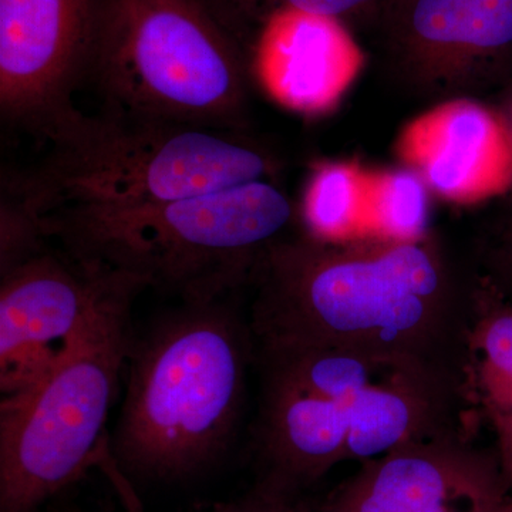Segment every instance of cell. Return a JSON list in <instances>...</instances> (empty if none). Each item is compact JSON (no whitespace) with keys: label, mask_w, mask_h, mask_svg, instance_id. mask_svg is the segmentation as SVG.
<instances>
[{"label":"cell","mask_w":512,"mask_h":512,"mask_svg":"<svg viewBox=\"0 0 512 512\" xmlns=\"http://www.w3.org/2000/svg\"><path fill=\"white\" fill-rule=\"evenodd\" d=\"M256 346L349 350L470 404V336L481 288L458 285L419 241L372 254L276 244L256 266Z\"/></svg>","instance_id":"cell-1"},{"label":"cell","mask_w":512,"mask_h":512,"mask_svg":"<svg viewBox=\"0 0 512 512\" xmlns=\"http://www.w3.org/2000/svg\"><path fill=\"white\" fill-rule=\"evenodd\" d=\"M251 342L249 325L222 299L183 303L134 339L111 461L161 481L210 466L241 419Z\"/></svg>","instance_id":"cell-2"},{"label":"cell","mask_w":512,"mask_h":512,"mask_svg":"<svg viewBox=\"0 0 512 512\" xmlns=\"http://www.w3.org/2000/svg\"><path fill=\"white\" fill-rule=\"evenodd\" d=\"M292 220L288 198L255 181L127 208L59 207L46 234L63 249L143 279L183 303L220 301L254 276Z\"/></svg>","instance_id":"cell-3"},{"label":"cell","mask_w":512,"mask_h":512,"mask_svg":"<svg viewBox=\"0 0 512 512\" xmlns=\"http://www.w3.org/2000/svg\"><path fill=\"white\" fill-rule=\"evenodd\" d=\"M148 286L113 268L49 370L0 404V512H37L100 463L104 429L133 348L131 312Z\"/></svg>","instance_id":"cell-4"},{"label":"cell","mask_w":512,"mask_h":512,"mask_svg":"<svg viewBox=\"0 0 512 512\" xmlns=\"http://www.w3.org/2000/svg\"><path fill=\"white\" fill-rule=\"evenodd\" d=\"M86 80L124 119L232 131L244 109L237 50L198 0H100Z\"/></svg>","instance_id":"cell-5"},{"label":"cell","mask_w":512,"mask_h":512,"mask_svg":"<svg viewBox=\"0 0 512 512\" xmlns=\"http://www.w3.org/2000/svg\"><path fill=\"white\" fill-rule=\"evenodd\" d=\"M268 161L232 131L84 116L37 170L20 173L45 215L59 207L127 208L262 181Z\"/></svg>","instance_id":"cell-6"},{"label":"cell","mask_w":512,"mask_h":512,"mask_svg":"<svg viewBox=\"0 0 512 512\" xmlns=\"http://www.w3.org/2000/svg\"><path fill=\"white\" fill-rule=\"evenodd\" d=\"M100 0H0L3 123L55 144L82 123Z\"/></svg>","instance_id":"cell-7"},{"label":"cell","mask_w":512,"mask_h":512,"mask_svg":"<svg viewBox=\"0 0 512 512\" xmlns=\"http://www.w3.org/2000/svg\"><path fill=\"white\" fill-rule=\"evenodd\" d=\"M507 495L495 451L457 427L363 461L320 512H484Z\"/></svg>","instance_id":"cell-8"},{"label":"cell","mask_w":512,"mask_h":512,"mask_svg":"<svg viewBox=\"0 0 512 512\" xmlns=\"http://www.w3.org/2000/svg\"><path fill=\"white\" fill-rule=\"evenodd\" d=\"M113 268L49 247L0 275V386L23 392L53 365L82 326Z\"/></svg>","instance_id":"cell-9"},{"label":"cell","mask_w":512,"mask_h":512,"mask_svg":"<svg viewBox=\"0 0 512 512\" xmlns=\"http://www.w3.org/2000/svg\"><path fill=\"white\" fill-rule=\"evenodd\" d=\"M255 444L259 485L299 497L303 488L348 460V404L261 375Z\"/></svg>","instance_id":"cell-10"},{"label":"cell","mask_w":512,"mask_h":512,"mask_svg":"<svg viewBox=\"0 0 512 512\" xmlns=\"http://www.w3.org/2000/svg\"><path fill=\"white\" fill-rule=\"evenodd\" d=\"M258 62L279 100L316 110L338 97L359 67L360 52L338 19L279 9L262 36Z\"/></svg>","instance_id":"cell-11"},{"label":"cell","mask_w":512,"mask_h":512,"mask_svg":"<svg viewBox=\"0 0 512 512\" xmlns=\"http://www.w3.org/2000/svg\"><path fill=\"white\" fill-rule=\"evenodd\" d=\"M414 144L430 184L448 197H488L512 183V127L476 104L434 114Z\"/></svg>","instance_id":"cell-12"},{"label":"cell","mask_w":512,"mask_h":512,"mask_svg":"<svg viewBox=\"0 0 512 512\" xmlns=\"http://www.w3.org/2000/svg\"><path fill=\"white\" fill-rule=\"evenodd\" d=\"M467 392L495 437L505 490L512 493V302L485 285L470 336Z\"/></svg>","instance_id":"cell-13"},{"label":"cell","mask_w":512,"mask_h":512,"mask_svg":"<svg viewBox=\"0 0 512 512\" xmlns=\"http://www.w3.org/2000/svg\"><path fill=\"white\" fill-rule=\"evenodd\" d=\"M402 35L436 55L500 56L512 50V0H407Z\"/></svg>","instance_id":"cell-14"},{"label":"cell","mask_w":512,"mask_h":512,"mask_svg":"<svg viewBox=\"0 0 512 512\" xmlns=\"http://www.w3.org/2000/svg\"><path fill=\"white\" fill-rule=\"evenodd\" d=\"M360 212V181L342 165L325 167L313 177L303 204L312 237L336 242L349 238Z\"/></svg>","instance_id":"cell-15"},{"label":"cell","mask_w":512,"mask_h":512,"mask_svg":"<svg viewBox=\"0 0 512 512\" xmlns=\"http://www.w3.org/2000/svg\"><path fill=\"white\" fill-rule=\"evenodd\" d=\"M45 214L12 175L2 183L0 200V275L47 248Z\"/></svg>","instance_id":"cell-16"},{"label":"cell","mask_w":512,"mask_h":512,"mask_svg":"<svg viewBox=\"0 0 512 512\" xmlns=\"http://www.w3.org/2000/svg\"><path fill=\"white\" fill-rule=\"evenodd\" d=\"M375 218L383 235L397 241H419L427 227V197L414 175L384 178L375 194Z\"/></svg>","instance_id":"cell-17"},{"label":"cell","mask_w":512,"mask_h":512,"mask_svg":"<svg viewBox=\"0 0 512 512\" xmlns=\"http://www.w3.org/2000/svg\"><path fill=\"white\" fill-rule=\"evenodd\" d=\"M200 512H311L296 495L278 493L256 485L254 491L241 500L214 505Z\"/></svg>","instance_id":"cell-18"},{"label":"cell","mask_w":512,"mask_h":512,"mask_svg":"<svg viewBox=\"0 0 512 512\" xmlns=\"http://www.w3.org/2000/svg\"><path fill=\"white\" fill-rule=\"evenodd\" d=\"M237 2H275L281 9L299 10L309 15L338 19L345 13L365 8L376 0H237Z\"/></svg>","instance_id":"cell-19"},{"label":"cell","mask_w":512,"mask_h":512,"mask_svg":"<svg viewBox=\"0 0 512 512\" xmlns=\"http://www.w3.org/2000/svg\"><path fill=\"white\" fill-rule=\"evenodd\" d=\"M488 286L512 302V228L491 254Z\"/></svg>","instance_id":"cell-20"},{"label":"cell","mask_w":512,"mask_h":512,"mask_svg":"<svg viewBox=\"0 0 512 512\" xmlns=\"http://www.w3.org/2000/svg\"><path fill=\"white\" fill-rule=\"evenodd\" d=\"M107 471H109L110 477L113 478L117 490L120 491L121 501H123V512H144L140 501L131 491L130 484L127 483L126 477L121 474L119 468L110 467Z\"/></svg>","instance_id":"cell-21"},{"label":"cell","mask_w":512,"mask_h":512,"mask_svg":"<svg viewBox=\"0 0 512 512\" xmlns=\"http://www.w3.org/2000/svg\"><path fill=\"white\" fill-rule=\"evenodd\" d=\"M484 512H512V493L503 498L500 503L491 507L490 510Z\"/></svg>","instance_id":"cell-22"},{"label":"cell","mask_w":512,"mask_h":512,"mask_svg":"<svg viewBox=\"0 0 512 512\" xmlns=\"http://www.w3.org/2000/svg\"><path fill=\"white\" fill-rule=\"evenodd\" d=\"M511 119H512V104H511Z\"/></svg>","instance_id":"cell-23"}]
</instances>
